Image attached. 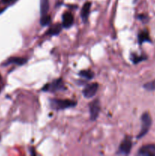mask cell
<instances>
[{"instance_id":"2e32d148","label":"cell","mask_w":155,"mask_h":156,"mask_svg":"<svg viewBox=\"0 0 155 156\" xmlns=\"http://www.w3.org/2000/svg\"><path fill=\"white\" fill-rule=\"evenodd\" d=\"M50 21H51V17H50V15H45L41 16V18H40L41 25L43 26L48 25V24L50 23Z\"/></svg>"},{"instance_id":"3957f363","label":"cell","mask_w":155,"mask_h":156,"mask_svg":"<svg viewBox=\"0 0 155 156\" xmlns=\"http://www.w3.org/2000/svg\"><path fill=\"white\" fill-rule=\"evenodd\" d=\"M65 87L64 85V82L62 79H58L53 81L51 83L46 84L43 88H42V91H61V90H65Z\"/></svg>"},{"instance_id":"7a4b0ae2","label":"cell","mask_w":155,"mask_h":156,"mask_svg":"<svg viewBox=\"0 0 155 156\" xmlns=\"http://www.w3.org/2000/svg\"><path fill=\"white\" fill-rule=\"evenodd\" d=\"M151 123L152 120L150 116L147 113L143 114V115L141 116V129L137 138L141 139V137L145 136L147 133V132H148L149 129H150V126H151Z\"/></svg>"},{"instance_id":"d6986e66","label":"cell","mask_w":155,"mask_h":156,"mask_svg":"<svg viewBox=\"0 0 155 156\" xmlns=\"http://www.w3.org/2000/svg\"><path fill=\"white\" fill-rule=\"evenodd\" d=\"M1 80H2V76L1 75H0V82H1Z\"/></svg>"},{"instance_id":"8fae6325","label":"cell","mask_w":155,"mask_h":156,"mask_svg":"<svg viewBox=\"0 0 155 156\" xmlns=\"http://www.w3.org/2000/svg\"><path fill=\"white\" fill-rule=\"evenodd\" d=\"M91 2H86L83 5L81 9V18L83 19V21H87L88 18V15L90 13V9H91Z\"/></svg>"},{"instance_id":"6da1fadb","label":"cell","mask_w":155,"mask_h":156,"mask_svg":"<svg viewBox=\"0 0 155 156\" xmlns=\"http://www.w3.org/2000/svg\"><path fill=\"white\" fill-rule=\"evenodd\" d=\"M50 105L52 109L59 111V110L73 108L77 104H76V102L71 100H68V99H50Z\"/></svg>"},{"instance_id":"e0dca14e","label":"cell","mask_w":155,"mask_h":156,"mask_svg":"<svg viewBox=\"0 0 155 156\" xmlns=\"http://www.w3.org/2000/svg\"><path fill=\"white\" fill-rule=\"evenodd\" d=\"M144 88L147 91H155V79L150 82H147L144 85Z\"/></svg>"},{"instance_id":"277c9868","label":"cell","mask_w":155,"mask_h":156,"mask_svg":"<svg viewBox=\"0 0 155 156\" xmlns=\"http://www.w3.org/2000/svg\"><path fill=\"white\" fill-rule=\"evenodd\" d=\"M132 143L131 139L129 137H126L120 144L118 153L122 155H129L132 149Z\"/></svg>"},{"instance_id":"5b68a950","label":"cell","mask_w":155,"mask_h":156,"mask_svg":"<svg viewBox=\"0 0 155 156\" xmlns=\"http://www.w3.org/2000/svg\"><path fill=\"white\" fill-rule=\"evenodd\" d=\"M90 113H91V120H96L98 117L99 113L100 111V105L98 99L94 100L89 105Z\"/></svg>"},{"instance_id":"4fadbf2b","label":"cell","mask_w":155,"mask_h":156,"mask_svg":"<svg viewBox=\"0 0 155 156\" xmlns=\"http://www.w3.org/2000/svg\"><path fill=\"white\" fill-rule=\"evenodd\" d=\"M49 9H50V1L49 0H40V15H47Z\"/></svg>"},{"instance_id":"30bf717a","label":"cell","mask_w":155,"mask_h":156,"mask_svg":"<svg viewBox=\"0 0 155 156\" xmlns=\"http://www.w3.org/2000/svg\"><path fill=\"white\" fill-rule=\"evenodd\" d=\"M138 43L139 44H142L144 42H150V38L149 37V33L147 30H144L138 34Z\"/></svg>"},{"instance_id":"7c38bea8","label":"cell","mask_w":155,"mask_h":156,"mask_svg":"<svg viewBox=\"0 0 155 156\" xmlns=\"http://www.w3.org/2000/svg\"><path fill=\"white\" fill-rule=\"evenodd\" d=\"M62 24H59V23L55 24L54 25H53L51 27H50V30L46 32V34L49 35H57L59 34L61 32V30H62Z\"/></svg>"},{"instance_id":"9c48e42d","label":"cell","mask_w":155,"mask_h":156,"mask_svg":"<svg viewBox=\"0 0 155 156\" xmlns=\"http://www.w3.org/2000/svg\"><path fill=\"white\" fill-rule=\"evenodd\" d=\"M26 62H27V59H24V58L11 57L8 59V60L5 62H4L3 66H8L10 65V64H17L18 66H22Z\"/></svg>"},{"instance_id":"ba28073f","label":"cell","mask_w":155,"mask_h":156,"mask_svg":"<svg viewBox=\"0 0 155 156\" xmlns=\"http://www.w3.org/2000/svg\"><path fill=\"white\" fill-rule=\"evenodd\" d=\"M74 23V16L71 12H65L62 15V27L69 28Z\"/></svg>"},{"instance_id":"9a60e30c","label":"cell","mask_w":155,"mask_h":156,"mask_svg":"<svg viewBox=\"0 0 155 156\" xmlns=\"http://www.w3.org/2000/svg\"><path fill=\"white\" fill-rule=\"evenodd\" d=\"M145 58H146L145 56H138V55L135 54V53H132V54L131 55V59H132V61L133 62V63L135 64L138 63V62H140L141 61L144 60V59H146Z\"/></svg>"},{"instance_id":"8992f818","label":"cell","mask_w":155,"mask_h":156,"mask_svg":"<svg viewBox=\"0 0 155 156\" xmlns=\"http://www.w3.org/2000/svg\"><path fill=\"white\" fill-rule=\"evenodd\" d=\"M98 87L99 85L97 83H96V82L89 84L83 90V95L86 98H91L94 97L96 94V93H97Z\"/></svg>"},{"instance_id":"5bb4252c","label":"cell","mask_w":155,"mask_h":156,"mask_svg":"<svg viewBox=\"0 0 155 156\" xmlns=\"http://www.w3.org/2000/svg\"><path fill=\"white\" fill-rule=\"evenodd\" d=\"M79 76L87 79H92L94 78V74L91 70H81L79 73Z\"/></svg>"},{"instance_id":"52a82bcc","label":"cell","mask_w":155,"mask_h":156,"mask_svg":"<svg viewBox=\"0 0 155 156\" xmlns=\"http://www.w3.org/2000/svg\"><path fill=\"white\" fill-rule=\"evenodd\" d=\"M138 155L141 156H155V144H149L142 146L138 150Z\"/></svg>"},{"instance_id":"ac0fdd59","label":"cell","mask_w":155,"mask_h":156,"mask_svg":"<svg viewBox=\"0 0 155 156\" xmlns=\"http://www.w3.org/2000/svg\"><path fill=\"white\" fill-rule=\"evenodd\" d=\"M12 1H14V0H2V2L5 3V4H9V3L12 2Z\"/></svg>"}]
</instances>
